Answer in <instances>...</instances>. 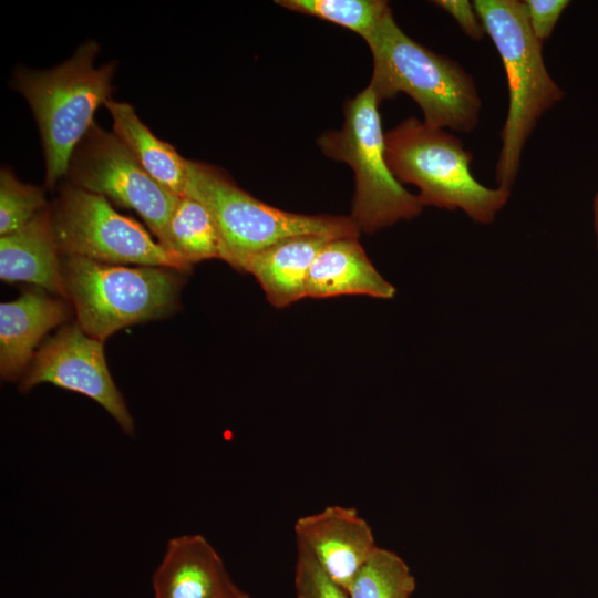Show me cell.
<instances>
[{"label": "cell", "mask_w": 598, "mask_h": 598, "mask_svg": "<svg viewBox=\"0 0 598 598\" xmlns=\"http://www.w3.org/2000/svg\"><path fill=\"white\" fill-rule=\"evenodd\" d=\"M40 383L94 400L124 433H134L133 417L109 371L103 341L85 333L78 322L63 327L40 348L20 379L19 389L27 392Z\"/></svg>", "instance_id": "10"}, {"label": "cell", "mask_w": 598, "mask_h": 598, "mask_svg": "<svg viewBox=\"0 0 598 598\" xmlns=\"http://www.w3.org/2000/svg\"><path fill=\"white\" fill-rule=\"evenodd\" d=\"M415 578L394 551L377 547L359 570L348 592L351 598H410Z\"/></svg>", "instance_id": "19"}, {"label": "cell", "mask_w": 598, "mask_h": 598, "mask_svg": "<svg viewBox=\"0 0 598 598\" xmlns=\"http://www.w3.org/2000/svg\"><path fill=\"white\" fill-rule=\"evenodd\" d=\"M233 581L205 536L184 534L167 542L152 587L154 598H218Z\"/></svg>", "instance_id": "12"}, {"label": "cell", "mask_w": 598, "mask_h": 598, "mask_svg": "<svg viewBox=\"0 0 598 598\" xmlns=\"http://www.w3.org/2000/svg\"><path fill=\"white\" fill-rule=\"evenodd\" d=\"M184 195L200 202L212 214L220 238V259L239 271L252 255L289 237L360 235L351 216L303 215L276 208L239 188L220 168L202 162L188 159Z\"/></svg>", "instance_id": "5"}, {"label": "cell", "mask_w": 598, "mask_h": 598, "mask_svg": "<svg viewBox=\"0 0 598 598\" xmlns=\"http://www.w3.org/2000/svg\"><path fill=\"white\" fill-rule=\"evenodd\" d=\"M525 9L529 27L539 43H544L553 34L568 0H525Z\"/></svg>", "instance_id": "23"}, {"label": "cell", "mask_w": 598, "mask_h": 598, "mask_svg": "<svg viewBox=\"0 0 598 598\" xmlns=\"http://www.w3.org/2000/svg\"><path fill=\"white\" fill-rule=\"evenodd\" d=\"M60 254L101 262L163 267L192 266L168 251L136 220L117 213L109 199L65 182L51 207Z\"/></svg>", "instance_id": "8"}, {"label": "cell", "mask_w": 598, "mask_h": 598, "mask_svg": "<svg viewBox=\"0 0 598 598\" xmlns=\"http://www.w3.org/2000/svg\"><path fill=\"white\" fill-rule=\"evenodd\" d=\"M44 189L22 183L8 167L0 172V235H7L27 225L45 209Z\"/></svg>", "instance_id": "21"}, {"label": "cell", "mask_w": 598, "mask_h": 598, "mask_svg": "<svg viewBox=\"0 0 598 598\" xmlns=\"http://www.w3.org/2000/svg\"><path fill=\"white\" fill-rule=\"evenodd\" d=\"M281 7L344 27L363 39L391 11L382 0H280Z\"/></svg>", "instance_id": "20"}, {"label": "cell", "mask_w": 598, "mask_h": 598, "mask_svg": "<svg viewBox=\"0 0 598 598\" xmlns=\"http://www.w3.org/2000/svg\"><path fill=\"white\" fill-rule=\"evenodd\" d=\"M65 177L73 186L136 212L168 250L169 219L181 197L159 185L113 132L94 122L75 147Z\"/></svg>", "instance_id": "9"}, {"label": "cell", "mask_w": 598, "mask_h": 598, "mask_svg": "<svg viewBox=\"0 0 598 598\" xmlns=\"http://www.w3.org/2000/svg\"><path fill=\"white\" fill-rule=\"evenodd\" d=\"M379 104L368 85L344 103L342 127L318 138L326 156L347 163L354 172L351 217L360 231L368 234L412 219L424 207L388 166Z\"/></svg>", "instance_id": "7"}, {"label": "cell", "mask_w": 598, "mask_h": 598, "mask_svg": "<svg viewBox=\"0 0 598 598\" xmlns=\"http://www.w3.org/2000/svg\"><path fill=\"white\" fill-rule=\"evenodd\" d=\"M97 52V42L89 40L54 68L14 72L13 85L29 103L41 136L48 188L66 175L75 147L95 122L96 110L112 99L116 62L96 68Z\"/></svg>", "instance_id": "3"}, {"label": "cell", "mask_w": 598, "mask_h": 598, "mask_svg": "<svg viewBox=\"0 0 598 598\" xmlns=\"http://www.w3.org/2000/svg\"><path fill=\"white\" fill-rule=\"evenodd\" d=\"M330 239L301 235L279 240L252 255L243 271L257 279L274 307H287L307 297L310 267Z\"/></svg>", "instance_id": "16"}, {"label": "cell", "mask_w": 598, "mask_h": 598, "mask_svg": "<svg viewBox=\"0 0 598 598\" xmlns=\"http://www.w3.org/2000/svg\"><path fill=\"white\" fill-rule=\"evenodd\" d=\"M59 254L51 207H47L23 227L0 237V278L32 283L65 298Z\"/></svg>", "instance_id": "14"}, {"label": "cell", "mask_w": 598, "mask_h": 598, "mask_svg": "<svg viewBox=\"0 0 598 598\" xmlns=\"http://www.w3.org/2000/svg\"><path fill=\"white\" fill-rule=\"evenodd\" d=\"M365 295L391 299L395 288L368 258L358 238H332L315 258L307 280V297Z\"/></svg>", "instance_id": "15"}, {"label": "cell", "mask_w": 598, "mask_h": 598, "mask_svg": "<svg viewBox=\"0 0 598 598\" xmlns=\"http://www.w3.org/2000/svg\"><path fill=\"white\" fill-rule=\"evenodd\" d=\"M592 213H594V229L596 234L597 249H598V192L596 193L594 197Z\"/></svg>", "instance_id": "26"}, {"label": "cell", "mask_w": 598, "mask_h": 598, "mask_svg": "<svg viewBox=\"0 0 598 598\" xmlns=\"http://www.w3.org/2000/svg\"><path fill=\"white\" fill-rule=\"evenodd\" d=\"M473 6L494 43L507 79L508 109L495 166L497 187L512 192L526 142L542 116L565 96L543 59V44L519 0H475Z\"/></svg>", "instance_id": "2"}, {"label": "cell", "mask_w": 598, "mask_h": 598, "mask_svg": "<svg viewBox=\"0 0 598 598\" xmlns=\"http://www.w3.org/2000/svg\"><path fill=\"white\" fill-rule=\"evenodd\" d=\"M384 141L390 171L401 184L417 187L423 206L460 209L487 225L509 199V190L487 187L473 176V154L444 128L408 117L388 131Z\"/></svg>", "instance_id": "4"}, {"label": "cell", "mask_w": 598, "mask_h": 598, "mask_svg": "<svg viewBox=\"0 0 598 598\" xmlns=\"http://www.w3.org/2000/svg\"><path fill=\"white\" fill-rule=\"evenodd\" d=\"M70 316L63 299L39 290L24 291L0 305V373L3 380L21 379L34 354L33 350L52 328Z\"/></svg>", "instance_id": "13"}, {"label": "cell", "mask_w": 598, "mask_h": 598, "mask_svg": "<svg viewBox=\"0 0 598 598\" xmlns=\"http://www.w3.org/2000/svg\"><path fill=\"white\" fill-rule=\"evenodd\" d=\"M293 585L297 598H351L301 545L296 547Z\"/></svg>", "instance_id": "22"}, {"label": "cell", "mask_w": 598, "mask_h": 598, "mask_svg": "<svg viewBox=\"0 0 598 598\" xmlns=\"http://www.w3.org/2000/svg\"><path fill=\"white\" fill-rule=\"evenodd\" d=\"M163 267H127L64 256L65 298L85 333L105 340L127 326L162 318L177 306L181 278ZM178 272V271H177Z\"/></svg>", "instance_id": "6"}, {"label": "cell", "mask_w": 598, "mask_h": 598, "mask_svg": "<svg viewBox=\"0 0 598 598\" xmlns=\"http://www.w3.org/2000/svg\"><path fill=\"white\" fill-rule=\"evenodd\" d=\"M432 3L446 11L468 38L474 41L483 40L486 33L473 2L471 3L467 0H436Z\"/></svg>", "instance_id": "24"}, {"label": "cell", "mask_w": 598, "mask_h": 598, "mask_svg": "<svg viewBox=\"0 0 598 598\" xmlns=\"http://www.w3.org/2000/svg\"><path fill=\"white\" fill-rule=\"evenodd\" d=\"M218 598H251L248 592L243 590L233 581Z\"/></svg>", "instance_id": "25"}, {"label": "cell", "mask_w": 598, "mask_h": 598, "mask_svg": "<svg viewBox=\"0 0 598 598\" xmlns=\"http://www.w3.org/2000/svg\"><path fill=\"white\" fill-rule=\"evenodd\" d=\"M104 106L112 117L113 133L141 166L168 192L184 196L188 159L172 144L154 135L130 103L110 99Z\"/></svg>", "instance_id": "17"}, {"label": "cell", "mask_w": 598, "mask_h": 598, "mask_svg": "<svg viewBox=\"0 0 598 598\" xmlns=\"http://www.w3.org/2000/svg\"><path fill=\"white\" fill-rule=\"evenodd\" d=\"M364 40L373 58L369 86L380 103L405 93L430 126L461 133L476 128L482 100L473 78L458 62L410 38L392 10Z\"/></svg>", "instance_id": "1"}, {"label": "cell", "mask_w": 598, "mask_h": 598, "mask_svg": "<svg viewBox=\"0 0 598 598\" xmlns=\"http://www.w3.org/2000/svg\"><path fill=\"white\" fill-rule=\"evenodd\" d=\"M168 250L190 266L220 259V238L212 214L197 199L184 195L172 213Z\"/></svg>", "instance_id": "18"}, {"label": "cell", "mask_w": 598, "mask_h": 598, "mask_svg": "<svg viewBox=\"0 0 598 598\" xmlns=\"http://www.w3.org/2000/svg\"><path fill=\"white\" fill-rule=\"evenodd\" d=\"M293 532L296 544L346 590L378 547L371 526L352 506L328 505L301 516Z\"/></svg>", "instance_id": "11"}]
</instances>
